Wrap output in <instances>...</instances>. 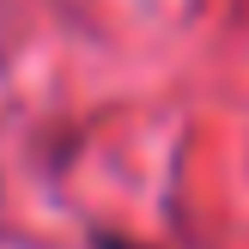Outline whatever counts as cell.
<instances>
[{"instance_id": "6da1fadb", "label": "cell", "mask_w": 249, "mask_h": 249, "mask_svg": "<svg viewBox=\"0 0 249 249\" xmlns=\"http://www.w3.org/2000/svg\"><path fill=\"white\" fill-rule=\"evenodd\" d=\"M109 249H116V243H109Z\"/></svg>"}]
</instances>
